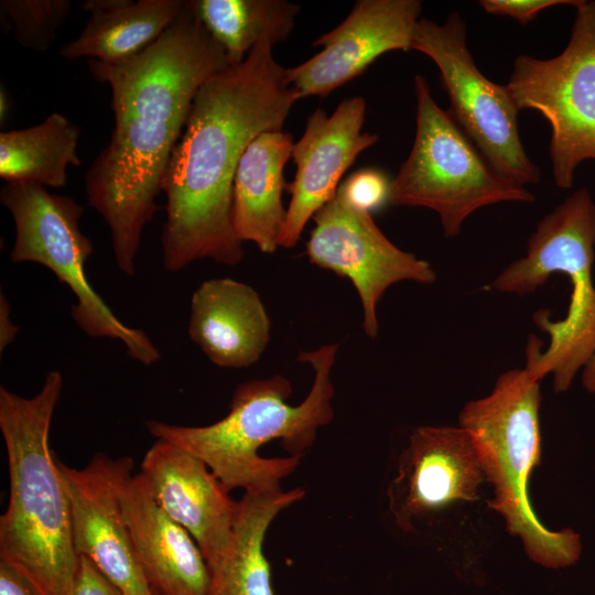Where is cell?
I'll use <instances>...</instances> for the list:
<instances>
[{"label":"cell","instance_id":"cell-1","mask_svg":"<svg viewBox=\"0 0 595 595\" xmlns=\"http://www.w3.org/2000/svg\"><path fill=\"white\" fill-rule=\"evenodd\" d=\"M230 66L223 48L188 9L151 45L119 62L88 60L90 75L111 89L113 129L85 173L88 204L107 224L118 269L136 272L172 152L199 87Z\"/></svg>","mask_w":595,"mask_h":595},{"label":"cell","instance_id":"cell-2","mask_svg":"<svg viewBox=\"0 0 595 595\" xmlns=\"http://www.w3.org/2000/svg\"><path fill=\"white\" fill-rule=\"evenodd\" d=\"M273 45L258 43L246 60L208 78L197 90L161 190L166 195L162 262L177 272L201 259L236 266L242 242L231 223L232 187L249 143L282 130L300 100Z\"/></svg>","mask_w":595,"mask_h":595},{"label":"cell","instance_id":"cell-3","mask_svg":"<svg viewBox=\"0 0 595 595\" xmlns=\"http://www.w3.org/2000/svg\"><path fill=\"white\" fill-rule=\"evenodd\" d=\"M337 350L338 344H327L299 353L298 360L312 367L314 380L298 405L288 402L290 380L274 375L238 385L228 414L215 423L184 426L150 420L145 426L156 440L204 461L229 491L281 490V480L298 467L318 429L333 419L331 371Z\"/></svg>","mask_w":595,"mask_h":595},{"label":"cell","instance_id":"cell-4","mask_svg":"<svg viewBox=\"0 0 595 595\" xmlns=\"http://www.w3.org/2000/svg\"><path fill=\"white\" fill-rule=\"evenodd\" d=\"M62 388L58 370L46 375L32 398L0 387V430L10 478L9 505L0 517V560L21 572L41 595H73L79 565L69 499L48 442Z\"/></svg>","mask_w":595,"mask_h":595},{"label":"cell","instance_id":"cell-5","mask_svg":"<svg viewBox=\"0 0 595 595\" xmlns=\"http://www.w3.org/2000/svg\"><path fill=\"white\" fill-rule=\"evenodd\" d=\"M540 402V380L527 367L515 368L497 378L489 394L467 402L458 420L494 486L488 507L504 517L534 563L561 569L578 561L582 541L570 528L553 531L542 524L529 499V478L541 458Z\"/></svg>","mask_w":595,"mask_h":595},{"label":"cell","instance_id":"cell-6","mask_svg":"<svg viewBox=\"0 0 595 595\" xmlns=\"http://www.w3.org/2000/svg\"><path fill=\"white\" fill-rule=\"evenodd\" d=\"M595 204L587 188L573 192L547 214L527 242V252L509 263L491 282L504 293L523 296L536 292L555 272L571 283L565 316L552 322L548 313L534 323L549 335L545 350L530 336L526 367L541 380L552 376L555 392L566 391L595 349Z\"/></svg>","mask_w":595,"mask_h":595},{"label":"cell","instance_id":"cell-7","mask_svg":"<svg viewBox=\"0 0 595 595\" xmlns=\"http://www.w3.org/2000/svg\"><path fill=\"white\" fill-rule=\"evenodd\" d=\"M416 130L412 149L391 181L389 204L424 207L441 219L444 235H459L476 210L504 202L532 203L526 186L498 173L447 110L434 101L422 75L413 79Z\"/></svg>","mask_w":595,"mask_h":595},{"label":"cell","instance_id":"cell-8","mask_svg":"<svg viewBox=\"0 0 595 595\" xmlns=\"http://www.w3.org/2000/svg\"><path fill=\"white\" fill-rule=\"evenodd\" d=\"M0 202L14 223L11 261L42 264L65 283L76 298L71 316L85 334L118 339L130 358L156 363L161 355L149 336L121 322L88 282L85 264L94 246L79 227L83 205L26 182L6 183Z\"/></svg>","mask_w":595,"mask_h":595},{"label":"cell","instance_id":"cell-9","mask_svg":"<svg viewBox=\"0 0 595 595\" xmlns=\"http://www.w3.org/2000/svg\"><path fill=\"white\" fill-rule=\"evenodd\" d=\"M561 54L519 55L506 87L517 109L540 112L551 126L550 158L558 187L571 188L575 169L595 160V0H578Z\"/></svg>","mask_w":595,"mask_h":595},{"label":"cell","instance_id":"cell-10","mask_svg":"<svg viewBox=\"0 0 595 595\" xmlns=\"http://www.w3.org/2000/svg\"><path fill=\"white\" fill-rule=\"evenodd\" d=\"M412 50L430 57L454 121L501 175L526 186L540 182V169L529 159L519 134L518 112L506 85L489 80L467 47L466 25L458 12L439 24L420 19Z\"/></svg>","mask_w":595,"mask_h":595},{"label":"cell","instance_id":"cell-11","mask_svg":"<svg viewBox=\"0 0 595 595\" xmlns=\"http://www.w3.org/2000/svg\"><path fill=\"white\" fill-rule=\"evenodd\" d=\"M306 242L311 263L348 279L363 307L365 334L378 335L377 307L394 283L413 281L431 284L436 273L431 263L390 241L371 214L354 208L339 196L321 207Z\"/></svg>","mask_w":595,"mask_h":595},{"label":"cell","instance_id":"cell-12","mask_svg":"<svg viewBox=\"0 0 595 595\" xmlns=\"http://www.w3.org/2000/svg\"><path fill=\"white\" fill-rule=\"evenodd\" d=\"M71 505L72 533L78 555L88 559L127 595H155L138 559L121 504L132 475L131 457L96 454L84 468L58 461Z\"/></svg>","mask_w":595,"mask_h":595},{"label":"cell","instance_id":"cell-13","mask_svg":"<svg viewBox=\"0 0 595 595\" xmlns=\"http://www.w3.org/2000/svg\"><path fill=\"white\" fill-rule=\"evenodd\" d=\"M422 11L419 0H358L346 19L316 39L322 50L286 68L299 99L326 96L363 74L380 55L412 50Z\"/></svg>","mask_w":595,"mask_h":595},{"label":"cell","instance_id":"cell-14","mask_svg":"<svg viewBox=\"0 0 595 595\" xmlns=\"http://www.w3.org/2000/svg\"><path fill=\"white\" fill-rule=\"evenodd\" d=\"M365 118L366 101L359 96L342 100L331 116L320 108L310 115L292 149L296 170L285 188L291 201L279 247L298 244L307 221L335 198L343 174L378 141L377 134L361 132Z\"/></svg>","mask_w":595,"mask_h":595},{"label":"cell","instance_id":"cell-15","mask_svg":"<svg viewBox=\"0 0 595 595\" xmlns=\"http://www.w3.org/2000/svg\"><path fill=\"white\" fill-rule=\"evenodd\" d=\"M159 507L183 527L201 549L208 570L228 553L238 501L196 455L163 440L147 451L140 466Z\"/></svg>","mask_w":595,"mask_h":595},{"label":"cell","instance_id":"cell-16","mask_svg":"<svg viewBox=\"0 0 595 595\" xmlns=\"http://www.w3.org/2000/svg\"><path fill=\"white\" fill-rule=\"evenodd\" d=\"M484 474L469 433L454 426H419L403 451L389 504L403 530L412 520L457 501H475Z\"/></svg>","mask_w":595,"mask_h":595},{"label":"cell","instance_id":"cell-17","mask_svg":"<svg viewBox=\"0 0 595 595\" xmlns=\"http://www.w3.org/2000/svg\"><path fill=\"white\" fill-rule=\"evenodd\" d=\"M121 504L138 559L155 595H207L209 570L201 549L159 507L140 473L128 478Z\"/></svg>","mask_w":595,"mask_h":595},{"label":"cell","instance_id":"cell-18","mask_svg":"<svg viewBox=\"0 0 595 595\" xmlns=\"http://www.w3.org/2000/svg\"><path fill=\"white\" fill-rule=\"evenodd\" d=\"M270 331L260 295L245 282L208 279L192 295L188 336L218 367L238 369L257 363L270 340Z\"/></svg>","mask_w":595,"mask_h":595},{"label":"cell","instance_id":"cell-19","mask_svg":"<svg viewBox=\"0 0 595 595\" xmlns=\"http://www.w3.org/2000/svg\"><path fill=\"white\" fill-rule=\"evenodd\" d=\"M293 137L282 130L266 131L245 150L234 180L231 223L237 238L253 242L263 253L279 247L286 209L283 169L292 155Z\"/></svg>","mask_w":595,"mask_h":595},{"label":"cell","instance_id":"cell-20","mask_svg":"<svg viewBox=\"0 0 595 595\" xmlns=\"http://www.w3.org/2000/svg\"><path fill=\"white\" fill-rule=\"evenodd\" d=\"M182 0H86L89 13L79 35L64 44L66 60L126 61L151 45L184 10Z\"/></svg>","mask_w":595,"mask_h":595},{"label":"cell","instance_id":"cell-21","mask_svg":"<svg viewBox=\"0 0 595 595\" xmlns=\"http://www.w3.org/2000/svg\"><path fill=\"white\" fill-rule=\"evenodd\" d=\"M302 489L245 493L238 501L231 547L209 569L207 595H274L270 564L263 552L267 530L286 507L304 497Z\"/></svg>","mask_w":595,"mask_h":595},{"label":"cell","instance_id":"cell-22","mask_svg":"<svg viewBox=\"0 0 595 595\" xmlns=\"http://www.w3.org/2000/svg\"><path fill=\"white\" fill-rule=\"evenodd\" d=\"M80 128L60 112L39 125L0 133V176L45 187L67 184L69 166H80Z\"/></svg>","mask_w":595,"mask_h":595},{"label":"cell","instance_id":"cell-23","mask_svg":"<svg viewBox=\"0 0 595 595\" xmlns=\"http://www.w3.org/2000/svg\"><path fill=\"white\" fill-rule=\"evenodd\" d=\"M186 4L229 65L240 64L260 42L285 41L295 25L300 6L286 0H190Z\"/></svg>","mask_w":595,"mask_h":595},{"label":"cell","instance_id":"cell-24","mask_svg":"<svg viewBox=\"0 0 595 595\" xmlns=\"http://www.w3.org/2000/svg\"><path fill=\"white\" fill-rule=\"evenodd\" d=\"M71 0H1L0 13L19 45L34 52L52 47L71 11Z\"/></svg>","mask_w":595,"mask_h":595},{"label":"cell","instance_id":"cell-25","mask_svg":"<svg viewBox=\"0 0 595 595\" xmlns=\"http://www.w3.org/2000/svg\"><path fill=\"white\" fill-rule=\"evenodd\" d=\"M390 186L386 173L368 167L351 173L336 195L354 208L371 214L389 203Z\"/></svg>","mask_w":595,"mask_h":595},{"label":"cell","instance_id":"cell-26","mask_svg":"<svg viewBox=\"0 0 595 595\" xmlns=\"http://www.w3.org/2000/svg\"><path fill=\"white\" fill-rule=\"evenodd\" d=\"M578 0H482L483 10L489 14L515 19L528 24L544 9L560 4L575 6Z\"/></svg>","mask_w":595,"mask_h":595},{"label":"cell","instance_id":"cell-27","mask_svg":"<svg viewBox=\"0 0 595 595\" xmlns=\"http://www.w3.org/2000/svg\"><path fill=\"white\" fill-rule=\"evenodd\" d=\"M73 595H127L111 583L88 559L79 555Z\"/></svg>","mask_w":595,"mask_h":595},{"label":"cell","instance_id":"cell-28","mask_svg":"<svg viewBox=\"0 0 595 595\" xmlns=\"http://www.w3.org/2000/svg\"><path fill=\"white\" fill-rule=\"evenodd\" d=\"M0 595H41L14 566L0 560Z\"/></svg>","mask_w":595,"mask_h":595},{"label":"cell","instance_id":"cell-29","mask_svg":"<svg viewBox=\"0 0 595 595\" xmlns=\"http://www.w3.org/2000/svg\"><path fill=\"white\" fill-rule=\"evenodd\" d=\"M11 307L7 298L1 293L0 296V351L11 344L19 332L10 316Z\"/></svg>","mask_w":595,"mask_h":595},{"label":"cell","instance_id":"cell-30","mask_svg":"<svg viewBox=\"0 0 595 595\" xmlns=\"http://www.w3.org/2000/svg\"><path fill=\"white\" fill-rule=\"evenodd\" d=\"M582 383L589 393L595 394V349L582 369Z\"/></svg>","mask_w":595,"mask_h":595},{"label":"cell","instance_id":"cell-31","mask_svg":"<svg viewBox=\"0 0 595 595\" xmlns=\"http://www.w3.org/2000/svg\"><path fill=\"white\" fill-rule=\"evenodd\" d=\"M9 111H10V100H9L7 91L1 86V90H0V120L1 122H3L7 119Z\"/></svg>","mask_w":595,"mask_h":595}]
</instances>
